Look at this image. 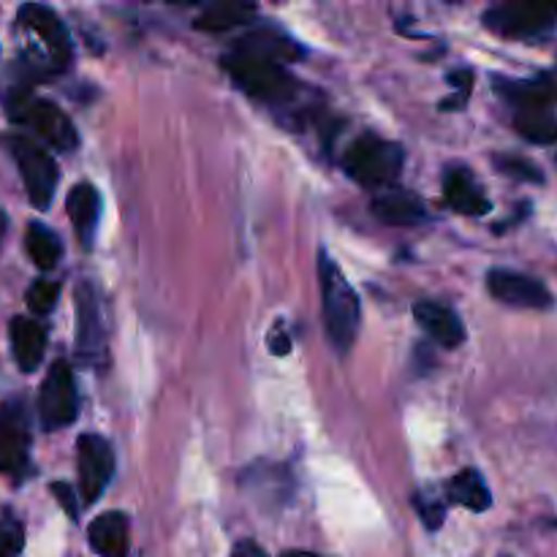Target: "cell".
Segmentation results:
<instances>
[{
	"instance_id": "6da1fadb",
	"label": "cell",
	"mask_w": 557,
	"mask_h": 557,
	"mask_svg": "<svg viewBox=\"0 0 557 557\" xmlns=\"http://www.w3.org/2000/svg\"><path fill=\"white\" fill-rule=\"evenodd\" d=\"M302 49L288 38L272 30H256L239 38L237 47L223 54L221 65L234 85L243 87L248 96L270 103V107H286L299 96V82L294 79L286 63L297 60Z\"/></svg>"
},
{
	"instance_id": "7a4b0ae2",
	"label": "cell",
	"mask_w": 557,
	"mask_h": 557,
	"mask_svg": "<svg viewBox=\"0 0 557 557\" xmlns=\"http://www.w3.org/2000/svg\"><path fill=\"white\" fill-rule=\"evenodd\" d=\"M16 30L22 33V65L33 76L60 74L71 63V38L63 20L52 9L25 3L16 14Z\"/></svg>"
},
{
	"instance_id": "3957f363",
	"label": "cell",
	"mask_w": 557,
	"mask_h": 557,
	"mask_svg": "<svg viewBox=\"0 0 557 557\" xmlns=\"http://www.w3.org/2000/svg\"><path fill=\"white\" fill-rule=\"evenodd\" d=\"M319 281L326 332H330V341L335 343L337 351L346 354L354 346V341H357L359 324H362V305H359L357 292L346 281L341 267L324 250L319 256Z\"/></svg>"
},
{
	"instance_id": "277c9868",
	"label": "cell",
	"mask_w": 557,
	"mask_h": 557,
	"mask_svg": "<svg viewBox=\"0 0 557 557\" xmlns=\"http://www.w3.org/2000/svg\"><path fill=\"white\" fill-rule=\"evenodd\" d=\"M5 114H9L11 123L30 128L52 150L74 152L79 147L76 125L71 123V117L58 103L47 101V98H36L27 90H16L5 103Z\"/></svg>"
},
{
	"instance_id": "5b68a950",
	"label": "cell",
	"mask_w": 557,
	"mask_h": 557,
	"mask_svg": "<svg viewBox=\"0 0 557 557\" xmlns=\"http://www.w3.org/2000/svg\"><path fill=\"white\" fill-rule=\"evenodd\" d=\"M406 163V152L397 141L375 134H362L348 145L343 156V169L348 177L357 180L364 188H386L397 180Z\"/></svg>"
},
{
	"instance_id": "8992f818",
	"label": "cell",
	"mask_w": 557,
	"mask_h": 557,
	"mask_svg": "<svg viewBox=\"0 0 557 557\" xmlns=\"http://www.w3.org/2000/svg\"><path fill=\"white\" fill-rule=\"evenodd\" d=\"M0 147L9 152L11 161L20 169L22 185H25V194L30 199V205L41 212L49 210L60 180L54 158L38 141L27 139L22 134H3L0 136Z\"/></svg>"
},
{
	"instance_id": "52a82bcc",
	"label": "cell",
	"mask_w": 557,
	"mask_h": 557,
	"mask_svg": "<svg viewBox=\"0 0 557 557\" xmlns=\"http://www.w3.org/2000/svg\"><path fill=\"white\" fill-rule=\"evenodd\" d=\"M76 413H79V395H76L74 370L69 368V362L58 359L38 392V422L47 433H54L69 428Z\"/></svg>"
},
{
	"instance_id": "ba28073f",
	"label": "cell",
	"mask_w": 557,
	"mask_h": 557,
	"mask_svg": "<svg viewBox=\"0 0 557 557\" xmlns=\"http://www.w3.org/2000/svg\"><path fill=\"white\" fill-rule=\"evenodd\" d=\"M76 357L87 364L103 362L107 348V321H103L101 294L90 281L76 283Z\"/></svg>"
},
{
	"instance_id": "9c48e42d",
	"label": "cell",
	"mask_w": 557,
	"mask_h": 557,
	"mask_svg": "<svg viewBox=\"0 0 557 557\" xmlns=\"http://www.w3.org/2000/svg\"><path fill=\"white\" fill-rule=\"evenodd\" d=\"M30 468V422L22 400L0 406V473L22 479Z\"/></svg>"
},
{
	"instance_id": "30bf717a",
	"label": "cell",
	"mask_w": 557,
	"mask_h": 557,
	"mask_svg": "<svg viewBox=\"0 0 557 557\" xmlns=\"http://www.w3.org/2000/svg\"><path fill=\"white\" fill-rule=\"evenodd\" d=\"M76 471H79V504L92 506L103 495L114 473V451L107 438L87 433L76 441Z\"/></svg>"
},
{
	"instance_id": "8fae6325",
	"label": "cell",
	"mask_w": 557,
	"mask_h": 557,
	"mask_svg": "<svg viewBox=\"0 0 557 557\" xmlns=\"http://www.w3.org/2000/svg\"><path fill=\"white\" fill-rule=\"evenodd\" d=\"M557 20V3H506L484 14V25L506 38H536Z\"/></svg>"
},
{
	"instance_id": "7c38bea8",
	"label": "cell",
	"mask_w": 557,
	"mask_h": 557,
	"mask_svg": "<svg viewBox=\"0 0 557 557\" xmlns=\"http://www.w3.org/2000/svg\"><path fill=\"white\" fill-rule=\"evenodd\" d=\"M487 288L495 299L511 305V308L547 310L553 305V294L547 292L542 281L515 270H490Z\"/></svg>"
},
{
	"instance_id": "4fadbf2b",
	"label": "cell",
	"mask_w": 557,
	"mask_h": 557,
	"mask_svg": "<svg viewBox=\"0 0 557 557\" xmlns=\"http://www.w3.org/2000/svg\"><path fill=\"white\" fill-rule=\"evenodd\" d=\"M495 92L504 96L517 112L525 109H549L557 101V82L553 76H536V79H506L495 76Z\"/></svg>"
},
{
	"instance_id": "5bb4252c",
	"label": "cell",
	"mask_w": 557,
	"mask_h": 557,
	"mask_svg": "<svg viewBox=\"0 0 557 557\" xmlns=\"http://www.w3.org/2000/svg\"><path fill=\"white\" fill-rule=\"evenodd\" d=\"M444 199L446 205L455 212L462 215H487L490 212V199L484 196V190L479 188V183L473 180V174L466 166H449L444 174Z\"/></svg>"
},
{
	"instance_id": "9a60e30c",
	"label": "cell",
	"mask_w": 557,
	"mask_h": 557,
	"mask_svg": "<svg viewBox=\"0 0 557 557\" xmlns=\"http://www.w3.org/2000/svg\"><path fill=\"white\" fill-rule=\"evenodd\" d=\"M9 341L14 362L20 364L22 373H33L41 364L44 351H47V330L38 321L27 319V315H16L11 319Z\"/></svg>"
},
{
	"instance_id": "2e32d148",
	"label": "cell",
	"mask_w": 557,
	"mask_h": 557,
	"mask_svg": "<svg viewBox=\"0 0 557 557\" xmlns=\"http://www.w3.org/2000/svg\"><path fill=\"white\" fill-rule=\"evenodd\" d=\"M65 210H69L71 226H74L79 243L90 248L92 239H96L98 221H101V194L96 190V185H74L69 190V199H65Z\"/></svg>"
},
{
	"instance_id": "e0dca14e",
	"label": "cell",
	"mask_w": 557,
	"mask_h": 557,
	"mask_svg": "<svg viewBox=\"0 0 557 557\" xmlns=\"http://www.w3.org/2000/svg\"><path fill=\"white\" fill-rule=\"evenodd\" d=\"M413 319L419 321V326H422L438 346L457 348L466 341V326H462L460 315H457L455 310L446 308V305L419 302L417 308H413Z\"/></svg>"
},
{
	"instance_id": "ac0fdd59",
	"label": "cell",
	"mask_w": 557,
	"mask_h": 557,
	"mask_svg": "<svg viewBox=\"0 0 557 557\" xmlns=\"http://www.w3.org/2000/svg\"><path fill=\"white\" fill-rule=\"evenodd\" d=\"M370 210L386 226H419L428 221V210L419 196L408 194V190H386V194L375 196Z\"/></svg>"
},
{
	"instance_id": "d6986e66",
	"label": "cell",
	"mask_w": 557,
	"mask_h": 557,
	"mask_svg": "<svg viewBox=\"0 0 557 557\" xmlns=\"http://www.w3.org/2000/svg\"><path fill=\"white\" fill-rule=\"evenodd\" d=\"M87 539L96 555L101 557H128V520L120 511H107L96 517L87 528Z\"/></svg>"
},
{
	"instance_id": "ffe728a7",
	"label": "cell",
	"mask_w": 557,
	"mask_h": 557,
	"mask_svg": "<svg viewBox=\"0 0 557 557\" xmlns=\"http://www.w3.org/2000/svg\"><path fill=\"white\" fill-rule=\"evenodd\" d=\"M446 493H449V500H455V504L466 506L471 511H487L493 506V495H490L487 482L473 468L451 476V482L446 484Z\"/></svg>"
},
{
	"instance_id": "44dd1931",
	"label": "cell",
	"mask_w": 557,
	"mask_h": 557,
	"mask_svg": "<svg viewBox=\"0 0 557 557\" xmlns=\"http://www.w3.org/2000/svg\"><path fill=\"white\" fill-rule=\"evenodd\" d=\"M25 250L38 270L49 272L58 267L60 256H63V243H60V237L52 232V228L33 221L25 232Z\"/></svg>"
},
{
	"instance_id": "7402d4cb",
	"label": "cell",
	"mask_w": 557,
	"mask_h": 557,
	"mask_svg": "<svg viewBox=\"0 0 557 557\" xmlns=\"http://www.w3.org/2000/svg\"><path fill=\"white\" fill-rule=\"evenodd\" d=\"M256 14L253 3H210L205 5L199 16L194 20V27L205 33H221L234 25H243Z\"/></svg>"
},
{
	"instance_id": "603a6c76",
	"label": "cell",
	"mask_w": 557,
	"mask_h": 557,
	"mask_svg": "<svg viewBox=\"0 0 557 557\" xmlns=\"http://www.w3.org/2000/svg\"><path fill=\"white\" fill-rule=\"evenodd\" d=\"M515 128L520 131L522 139L533 141V145H553V141H557V120L549 109L517 112Z\"/></svg>"
},
{
	"instance_id": "cb8c5ba5",
	"label": "cell",
	"mask_w": 557,
	"mask_h": 557,
	"mask_svg": "<svg viewBox=\"0 0 557 557\" xmlns=\"http://www.w3.org/2000/svg\"><path fill=\"white\" fill-rule=\"evenodd\" d=\"M58 297H60V283L47 281V277H38V281H33V286L27 288V294H25L27 308H30L36 315L52 313L54 305H58Z\"/></svg>"
},
{
	"instance_id": "d4e9b609",
	"label": "cell",
	"mask_w": 557,
	"mask_h": 557,
	"mask_svg": "<svg viewBox=\"0 0 557 557\" xmlns=\"http://www.w3.org/2000/svg\"><path fill=\"white\" fill-rule=\"evenodd\" d=\"M413 509L422 517L424 528L428 531H438L446 520V504L444 498H438L435 493H417L413 495Z\"/></svg>"
},
{
	"instance_id": "484cf974",
	"label": "cell",
	"mask_w": 557,
	"mask_h": 557,
	"mask_svg": "<svg viewBox=\"0 0 557 557\" xmlns=\"http://www.w3.org/2000/svg\"><path fill=\"white\" fill-rule=\"evenodd\" d=\"M495 166H498L506 177H515L520 180V183H544L542 169L520 156H495Z\"/></svg>"
},
{
	"instance_id": "4316f807",
	"label": "cell",
	"mask_w": 557,
	"mask_h": 557,
	"mask_svg": "<svg viewBox=\"0 0 557 557\" xmlns=\"http://www.w3.org/2000/svg\"><path fill=\"white\" fill-rule=\"evenodd\" d=\"M22 542V525L16 520H0V557H14L20 555Z\"/></svg>"
},
{
	"instance_id": "83f0119b",
	"label": "cell",
	"mask_w": 557,
	"mask_h": 557,
	"mask_svg": "<svg viewBox=\"0 0 557 557\" xmlns=\"http://www.w3.org/2000/svg\"><path fill=\"white\" fill-rule=\"evenodd\" d=\"M52 493L58 495L60 498V506H63L65 511H69V517H74L76 520V515H79V511H76V504H74V493H71V487L69 484H52Z\"/></svg>"
},
{
	"instance_id": "f1b7e54d",
	"label": "cell",
	"mask_w": 557,
	"mask_h": 557,
	"mask_svg": "<svg viewBox=\"0 0 557 557\" xmlns=\"http://www.w3.org/2000/svg\"><path fill=\"white\" fill-rule=\"evenodd\" d=\"M232 557H270V555H267L264 549L259 547V544H253V542H243V544H237V547H234Z\"/></svg>"
},
{
	"instance_id": "f546056e",
	"label": "cell",
	"mask_w": 557,
	"mask_h": 557,
	"mask_svg": "<svg viewBox=\"0 0 557 557\" xmlns=\"http://www.w3.org/2000/svg\"><path fill=\"white\" fill-rule=\"evenodd\" d=\"M5 232H9V215H5V212L0 210V245H3Z\"/></svg>"
},
{
	"instance_id": "4dcf8cb0",
	"label": "cell",
	"mask_w": 557,
	"mask_h": 557,
	"mask_svg": "<svg viewBox=\"0 0 557 557\" xmlns=\"http://www.w3.org/2000/svg\"><path fill=\"white\" fill-rule=\"evenodd\" d=\"M283 557H319V555H313V553H299V549H294V553H286Z\"/></svg>"
}]
</instances>
